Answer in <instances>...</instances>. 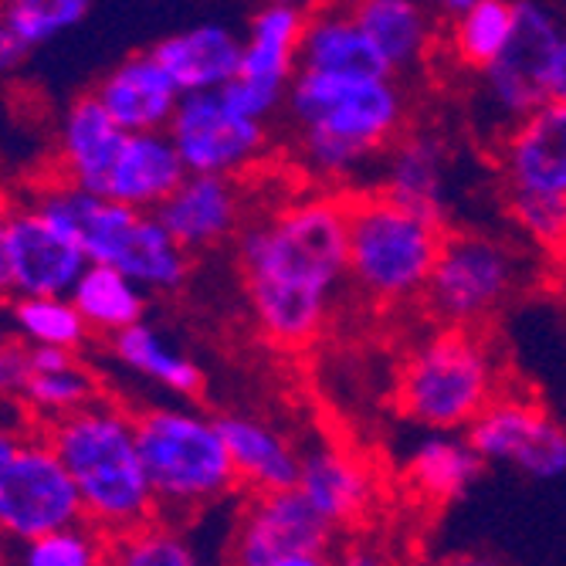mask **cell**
<instances>
[{
    "instance_id": "45",
    "label": "cell",
    "mask_w": 566,
    "mask_h": 566,
    "mask_svg": "<svg viewBox=\"0 0 566 566\" xmlns=\"http://www.w3.org/2000/svg\"><path fill=\"white\" fill-rule=\"evenodd\" d=\"M11 214V203H8V197H4V190H0V224H4V218Z\"/></svg>"
},
{
    "instance_id": "41",
    "label": "cell",
    "mask_w": 566,
    "mask_h": 566,
    "mask_svg": "<svg viewBox=\"0 0 566 566\" xmlns=\"http://www.w3.org/2000/svg\"><path fill=\"white\" fill-rule=\"evenodd\" d=\"M438 566H505V563L489 553H454V556L441 559Z\"/></svg>"
},
{
    "instance_id": "42",
    "label": "cell",
    "mask_w": 566,
    "mask_h": 566,
    "mask_svg": "<svg viewBox=\"0 0 566 566\" xmlns=\"http://www.w3.org/2000/svg\"><path fill=\"white\" fill-rule=\"evenodd\" d=\"M265 566H333V553H305V556H289V559H275Z\"/></svg>"
},
{
    "instance_id": "38",
    "label": "cell",
    "mask_w": 566,
    "mask_h": 566,
    "mask_svg": "<svg viewBox=\"0 0 566 566\" xmlns=\"http://www.w3.org/2000/svg\"><path fill=\"white\" fill-rule=\"evenodd\" d=\"M333 566H394L387 553H380L370 543H349L339 556H333Z\"/></svg>"
},
{
    "instance_id": "22",
    "label": "cell",
    "mask_w": 566,
    "mask_h": 566,
    "mask_svg": "<svg viewBox=\"0 0 566 566\" xmlns=\"http://www.w3.org/2000/svg\"><path fill=\"white\" fill-rule=\"evenodd\" d=\"M180 95L221 92L241 65V34L228 24L203 21L174 31L149 48Z\"/></svg>"
},
{
    "instance_id": "46",
    "label": "cell",
    "mask_w": 566,
    "mask_h": 566,
    "mask_svg": "<svg viewBox=\"0 0 566 566\" xmlns=\"http://www.w3.org/2000/svg\"><path fill=\"white\" fill-rule=\"evenodd\" d=\"M0 346H4V343H0Z\"/></svg>"
},
{
    "instance_id": "37",
    "label": "cell",
    "mask_w": 566,
    "mask_h": 566,
    "mask_svg": "<svg viewBox=\"0 0 566 566\" xmlns=\"http://www.w3.org/2000/svg\"><path fill=\"white\" fill-rule=\"evenodd\" d=\"M31 377L28 346L24 343H4L0 346V394H21Z\"/></svg>"
},
{
    "instance_id": "39",
    "label": "cell",
    "mask_w": 566,
    "mask_h": 566,
    "mask_svg": "<svg viewBox=\"0 0 566 566\" xmlns=\"http://www.w3.org/2000/svg\"><path fill=\"white\" fill-rule=\"evenodd\" d=\"M24 55H28V51L14 41V34L4 24H0V75L14 72L24 62Z\"/></svg>"
},
{
    "instance_id": "30",
    "label": "cell",
    "mask_w": 566,
    "mask_h": 566,
    "mask_svg": "<svg viewBox=\"0 0 566 566\" xmlns=\"http://www.w3.org/2000/svg\"><path fill=\"white\" fill-rule=\"evenodd\" d=\"M146 298L149 295L136 282H129L123 272L106 269V265H88L69 295L85 329L95 336H109V339L143 323Z\"/></svg>"
},
{
    "instance_id": "3",
    "label": "cell",
    "mask_w": 566,
    "mask_h": 566,
    "mask_svg": "<svg viewBox=\"0 0 566 566\" xmlns=\"http://www.w3.org/2000/svg\"><path fill=\"white\" fill-rule=\"evenodd\" d=\"M48 444L65 465L82 520L106 539L126 536L160 516L136 444V421L116 400L98 397L78 415L48 424Z\"/></svg>"
},
{
    "instance_id": "36",
    "label": "cell",
    "mask_w": 566,
    "mask_h": 566,
    "mask_svg": "<svg viewBox=\"0 0 566 566\" xmlns=\"http://www.w3.org/2000/svg\"><path fill=\"white\" fill-rule=\"evenodd\" d=\"M512 224L523 238L539 244L543 251H566V200L559 197H505Z\"/></svg>"
},
{
    "instance_id": "1",
    "label": "cell",
    "mask_w": 566,
    "mask_h": 566,
    "mask_svg": "<svg viewBox=\"0 0 566 566\" xmlns=\"http://www.w3.org/2000/svg\"><path fill=\"white\" fill-rule=\"evenodd\" d=\"M234 259L259 333L285 349L308 346L349 285L346 197L305 190L251 211L234 238Z\"/></svg>"
},
{
    "instance_id": "14",
    "label": "cell",
    "mask_w": 566,
    "mask_h": 566,
    "mask_svg": "<svg viewBox=\"0 0 566 566\" xmlns=\"http://www.w3.org/2000/svg\"><path fill=\"white\" fill-rule=\"evenodd\" d=\"M333 536L295 489L248 495L228 533V566H265L289 556L329 553Z\"/></svg>"
},
{
    "instance_id": "31",
    "label": "cell",
    "mask_w": 566,
    "mask_h": 566,
    "mask_svg": "<svg viewBox=\"0 0 566 566\" xmlns=\"http://www.w3.org/2000/svg\"><path fill=\"white\" fill-rule=\"evenodd\" d=\"M109 566H211V556L177 520L153 523L109 539Z\"/></svg>"
},
{
    "instance_id": "43",
    "label": "cell",
    "mask_w": 566,
    "mask_h": 566,
    "mask_svg": "<svg viewBox=\"0 0 566 566\" xmlns=\"http://www.w3.org/2000/svg\"><path fill=\"white\" fill-rule=\"evenodd\" d=\"M21 434H14V431H8V428H0V469L8 465V461L18 454V448H21Z\"/></svg>"
},
{
    "instance_id": "17",
    "label": "cell",
    "mask_w": 566,
    "mask_h": 566,
    "mask_svg": "<svg viewBox=\"0 0 566 566\" xmlns=\"http://www.w3.org/2000/svg\"><path fill=\"white\" fill-rule=\"evenodd\" d=\"M244 180H224V177H187L157 211L164 231L187 251H214L228 241H234L248 221V197Z\"/></svg>"
},
{
    "instance_id": "6",
    "label": "cell",
    "mask_w": 566,
    "mask_h": 566,
    "mask_svg": "<svg viewBox=\"0 0 566 566\" xmlns=\"http://www.w3.org/2000/svg\"><path fill=\"white\" fill-rule=\"evenodd\" d=\"M136 421V444L146 482L164 520H190L228 502L238 489L231 458L218 421L197 407H143Z\"/></svg>"
},
{
    "instance_id": "19",
    "label": "cell",
    "mask_w": 566,
    "mask_h": 566,
    "mask_svg": "<svg viewBox=\"0 0 566 566\" xmlns=\"http://www.w3.org/2000/svg\"><path fill=\"white\" fill-rule=\"evenodd\" d=\"M370 190L448 224L451 190V149L434 129H403L400 139L384 153Z\"/></svg>"
},
{
    "instance_id": "16",
    "label": "cell",
    "mask_w": 566,
    "mask_h": 566,
    "mask_svg": "<svg viewBox=\"0 0 566 566\" xmlns=\"http://www.w3.org/2000/svg\"><path fill=\"white\" fill-rule=\"evenodd\" d=\"M505 197H559L566 200V106L543 109L512 126L495 149Z\"/></svg>"
},
{
    "instance_id": "21",
    "label": "cell",
    "mask_w": 566,
    "mask_h": 566,
    "mask_svg": "<svg viewBox=\"0 0 566 566\" xmlns=\"http://www.w3.org/2000/svg\"><path fill=\"white\" fill-rule=\"evenodd\" d=\"M214 421L241 492L265 495L295 489L302 448H295V441L279 424L254 415H218Z\"/></svg>"
},
{
    "instance_id": "29",
    "label": "cell",
    "mask_w": 566,
    "mask_h": 566,
    "mask_svg": "<svg viewBox=\"0 0 566 566\" xmlns=\"http://www.w3.org/2000/svg\"><path fill=\"white\" fill-rule=\"evenodd\" d=\"M109 349L119 364L153 384L167 394H177V397H197L203 390V370L193 356H187L184 349H177V343L160 333L157 326L149 323H136L129 326L126 333L113 336L109 339Z\"/></svg>"
},
{
    "instance_id": "40",
    "label": "cell",
    "mask_w": 566,
    "mask_h": 566,
    "mask_svg": "<svg viewBox=\"0 0 566 566\" xmlns=\"http://www.w3.org/2000/svg\"><path fill=\"white\" fill-rule=\"evenodd\" d=\"M549 98L566 106V28H563V41L556 51V62H553V82H549Z\"/></svg>"
},
{
    "instance_id": "27",
    "label": "cell",
    "mask_w": 566,
    "mask_h": 566,
    "mask_svg": "<svg viewBox=\"0 0 566 566\" xmlns=\"http://www.w3.org/2000/svg\"><path fill=\"white\" fill-rule=\"evenodd\" d=\"M441 21V41L454 65L482 75L509 48L516 28V0H444L434 4Z\"/></svg>"
},
{
    "instance_id": "13",
    "label": "cell",
    "mask_w": 566,
    "mask_h": 566,
    "mask_svg": "<svg viewBox=\"0 0 566 566\" xmlns=\"http://www.w3.org/2000/svg\"><path fill=\"white\" fill-rule=\"evenodd\" d=\"M485 465H502L533 482L566 475V428L530 397L499 394L465 431Z\"/></svg>"
},
{
    "instance_id": "10",
    "label": "cell",
    "mask_w": 566,
    "mask_h": 566,
    "mask_svg": "<svg viewBox=\"0 0 566 566\" xmlns=\"http://www.w3.org/2000/svg\"><path fill=\"white\" fill-rule=\"evenodd\" d=\"M308 8L275 0L251 11L241 34L238 75L221 88V98L244 119L272 126L282 119L285 95L298 75V41Z\"/></svg>"
},
{
    "instance_id": "4",
    "label": "cell",
    "mask_w": 566,
    "mask_h": 566,
    "mask_svg": "<svg viewBox=\"0 0 566 566\" xmlns=\"http://www.w3.org/2000/svg\"><path fill=\"white\" fill-rule=\"evenodd\" d=\"M24 208L69 231L88 265L123 272L146 295L180 292L190 279V254L153 214L129 211L123 203L85 193L59 177L38 184Z\"/></svg>"
},
{
    "instance_id": "18",
    "label": "cell",
    "mask_w": 566,
    "mask_h": 566,
    "mask_svg": "<svg viewBox=\"0 0 566 566\" xmlns=\"http://www.w3.org/2000/svg\"><path fill=\"white\" fill-rule=\"evenodd\" d=\"M295 492L333 533H339L370 516L377 502V479L359 454L319 441L302 451Z\"/></svg>"
},
{
    "instance_id": "8",
    "label": "cell",
    "mask_w": 566,
    "mask_h": 566,
    "mask_svg": "<svg viewBox=\"0 0 566 566\" xmlns=\"http://www.w3.org/2000/svg\"><path fill=\"white\" fill-rule=\"evenodd\" d=\"M523 248L489 231H448L424 305L448 329H482L523 289Z\"/></svg>"
},
{
    "instance_id": "12",
    "label": "cell",
    "mask_w": 566,
    "mask_h": 566,
    "mask_svg": "<svg viewBox=\"0 0 566 566\" xmlns=\"http://www.w3.org/2000/svg\"><path fill=\"white\" fill-rule=\"evenodd\" d=\"M167 136L187 177L241 180L269 157L272 129L234 113L221 92L180 95Z\"/></svg>"
},
{
    "instance_id": "2",
    "label": "cell",
    "mask_w": 566,
    "mask_h": 566,
    "mask_svg": "<svg viewBox=\"0 0 566 566\" xmlns=\"http://www.w3.org/2000/svg\"><path fill=\"white\" fill-rule=\"evenodd\" d=\"M289 153L319 193L377 177L384 153L407 129V92L400 78L298 72L285 95Z\"/></svg>"
},
{
    "instance_id": "26",
    "label": "cell",
    "mask_w": 566,
    "mask_h": 566,
    "mask_svg": "<svg viewBox=\"0 0 566 566\" xmlns=\"http://www.w3.org/2000/svg\"><path fill=\"white\" fill-rule=\"evenodd\" d=\"M298 72L390 78L370 38L356 24L349 4L308 8L305 31L298 41Z\"/></svg>"
},
{
    "instance_id": "9",
    "label": "cell",
    "mask_w": 566,
    "mask_h": 566,
    "mask_svg": "<svg viewBox=\"0 0 566 566\" xmlns=\"http://www.w3.org/2000/svg\"><path fill=\"white\" fill-rule=\"evenodd\" d=\"M566 14L536 0H516V28L502 59L479 75V106L489 116V126L499 129V139L543 109L549 98L553 62L563 41Z\"/></svg>"
},
{
    "instance_id": "35",
    "label": "cell",
    "mask_w": 566,
    "mask_h": 566,
    "mask_svg": "<svg viewBox=\"0 0 566 566\" xmlns=\"http://www.w3.org/2000/svg\"><path fill=\"white\" fill-rule=\"evenodd\" d=\"M14 566H109V539L88 523L14 546Z\"/></svg>"
},
{
    "instance_id": "33",
    "label": "cell",
    "mask_w": 566,
    "mask_h": 566,
    "mask_svg": "<svg viewBox=\"0 0 566 566\" xmlns=\"http://www.w3.org/2000/svg\"><path fill=\"white\" fill-rule=\"evenodd\" d=\"M11 323L28 346H51L65 353H78L92 336L69 298H18Z\"/></svg>"
},
{
    "instance_id": "44",
    "label": "cell",
    "mask_w": 566,
    "mask_h": 566,
    "mask_svg": "<svg viewBox=\"0 0 566 566\" xmlns=\"http://www.w3.org/2000/svg\"><path fill=\"white\" fill-rule=\"evenodd\" d=\"M14 295V285H11V262H8V251H4V241H0V298Z\"/></svg>"
},
{
    "instance_id": "23",
    "label": "cell",
    "mask_w": 566,
    "mask_h": 566,
    "mask_svg": "<svg viewBox=\"0 0 566 566\" xmlns=\"http://www.w3.org/2000/svg\"><path fill=\"white\" fill-rule=\"evenodd\" d=\"M184 180L187 170L167 133H126V143L98 197L139 214H153Z\"/></svg>"
},
{
    "instance_id": "20",
    "label": "cell",
    "mask_w": 566,
    "mask_h": 566,
    "mask_svg": "<svg viewBox=\"0 0 566 566\" xmlns=\"http://www.w3.org/2000/svg\"><path fill=\"white\" fill-rule=\"evenodd\" d=\"M98 106L109 113V119L123 133H167L180 92L170 82V75L160 69V62L149 51H136V55L113 65L92 88Z\"/></svg>"
},
{
    "instance_id": "25",
    "label": "cell",
    "mask_w": 566,
    "mask_h": 566,
    "mask_svg": "<svg viewBox=\"0 0 566 566\" xmlns=\"http://www.w3.org/2000/svg\"><path fill=\"white\" fill-rule=\"evenodd\" d=\"M349 8L390 78L415 72L431 59V51L441 41V21L434 8L418 4V0H359Z\"/></svg>"
},
{
    "instance_id": "32",
    "label": "cell",
    "mask_w": 566,
    "mask_h": 566,
    "mask_svg": "<svg viewBox=\"0 0 566 566\" xmlns=\"http://www.w3.org/2000/svg\"><path fill=\"white\" fill-rule=\"evenodd\" d=\"M18 397L24 400V407L31 410V415L48 428V424L78 415L82 407L95 403L98 400V377L82 364V356H78V359H72L69 367L31 374Z\"/></svg>"
},
{
    "instance_id": "11",
    "label": "cell",
    "mask_w": 566,
    "mask_h": 566,
    "mask_svg": "<svg viewBox=\"0 0 566 566\" xmlns=\"http://www.w3.org/2000/svg\"><path fill=\"white\" fill-rule=\"evenodd\" d=\"M85 523L78 492L48 438H24L0 469V539L24 546L31 539Z\"/></svg>"
},
{
    "instance_id": "7",
    "label": "cell",
    "mask_w": 566,
    "mask_h": 566,
    "mask_svg": "<svg viewBox=\"0 0 566 566\" xmlns=\"http://www.w3.org/2000/svg\"><path fill=\"white\" fill-rule=\"evenodd\" d=\"M502 394L492 343L475 329H434L407 353L397 374V410L421 431L465 434Z\"/></svg>"
},
{
    "instance_id": "24",
    "label": "cell",
    "mask_w": 566,
    "mask_h": 566,
    "mask_svg": "<svg viewBox=\"0 0 566 566\" xmlns=\"http://www.w3.org/2000/svg\"><path fill=\"white\" fill-rule=\"evenodd\" d=\"M123 143H126V133L98 106V98L92 92L78 95L65 109L62 126H59L55 177L98 197Z\"/></svg>"
},
{
    "instance_id": "15",
    "label": "cell",
    "mask_w": 566,
    "mask_h": 566,
    "mask_svg": "<svg viewBox=\"0 0 566 566\" xmlns=\"http://www.w3.org/2000/svg\"><path fill=\"white\" fill-rule=\"evenodd\" d=\"M18 298H69L88 269L78 241L31 208H11L0 224Z\"/></svg>"
},
{
    "instance_id": "34",
    "label": "cell",
    "mask_w": 566,
    "mask_h": 566,
    "mask_svg": "<svg viewBox=\"0 0 566 566\" xmlns=\"http://www.w3.org/2000/svg\"><path fill=\"white\" fill-rule=\"evenodd\" d=\"M88 14V0H11V4L0 8V24L14 34L24 51H34L75 31Z\"/></svg>"
},
{
    "instance_id": "5",
    "label": "cell",
    "mask_w": 566,
    "mask_h": 566,
    "mask_svg": "<svg viewBox=\"0 0 566 566\" xmlns=\"http://www.w3.org/2000/svg\"><path fill=\"white\" fill-rule=\"evenodd\" d=\"M444 234L448 224L377 190L346 197L349 289L384 308L424 298Z\"/></svg>"
},
{
    "instance_id": "28",
    "label": "cell",
    "mask_w": 566,
    "mask_h": 566,
    "mask_svg": "<svg viewBox=\"0 0 566 566\" xmlns=\"http://www.w3.org/2000/svg\"><path fill=\"white\" fill-rule=\"evenodd\" d=\"M403 482L424 502H458L482 479L485 461L465 434L421 431L403 451Z\"/></svg>"
}]
</instances>
